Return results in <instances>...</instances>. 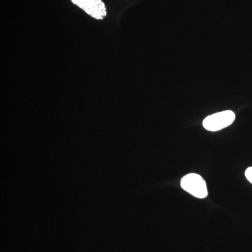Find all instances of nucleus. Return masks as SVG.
<instances>
[{
    "mask_svg": "<svg viewBox=\"0 0 252 252\" xmlns=\"http://www.w3.org/2000/svg\"><path fill=\"white\" fill-rule=\"evenodd\" d=\"M181 187L195 198H205L208 195L206 182L198 174L190 173L185 176L181 180Z\"/></svg>",
    "mask_w": 252,
    "mask_h": 252,
    "instance_id": "obj_1",
    "label": "nucleus"
},
{
    "mask_svg": "<svg viewBox=\"0 0 252 252\" xmlns=\"http://www.w3.org/2000/svg\"><path fill=\"white\" fill-rule=\"evenodd\" d=\"M235 119V113L230 110L223 111L208 116L204 119L203 125L206 130L215 132L231 125Z\"/></svg>",
    "mask_w": 252,
    "mask_h": 252,
    "instance_id": "obj_2",
    "label": "nucleus"
},
{
    "mask_svg": "<svg viewBox=\"0 0 252 252\" xmlns=\"http://www.w3.org/2000/svg\"><path fill=\"white\" fill-rule=\"evenodd\" d=\"M71 1L94 19L101 21L107 16V8L102 0H71Z\"/></svg>",
    "mask_w": 252,
    "mask_h": 252,
    "instance_id": "obj_3",
    "label": "nucleus"
},
{
    "mask_svg": "<svg viewBox=\"0 0 252 252\" xmlns=\"http://www.w3.org/2000/svg\"><path fill=\"white\" fill-rule=\"evenodd\" d=\"M245 177L249 182L252 184V167H248L245 171Z\"/></svg>",
    "mask_w": 252,
    "mask_h": 252,
    "instance_id": "obj_4",
    "label": "nucleus"
}]
</instances>
